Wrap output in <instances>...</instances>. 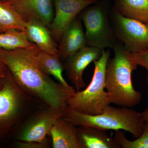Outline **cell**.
Wrapping results in <instances>:
<instances>
[{
    "instance_id": "cell-1",
    "label": "cell",
    "mask_w": 148,
    "mask_h": 148,
    "mask_svg": "<svg viewBox=\"0 0 148 148\" xmlns=\"http://www.w3.org/2000/svg\"><path fill=\"white\" fill-rule=\"evenodd\" d=\"M0 59L21 90L60 111L64 117L69 107L67 101L76 91L74 88L54 81L40 69L26 49L0 48Z\"/></svg>"
},
{
    "instance_id": "cell-2",
    "label": "cell",
    "mask_w": 148,
    "mask_h": 148,
    "mask_svg": "<svg viewBox=\"0 0 148 148\" xmlns=\"http://www.w3.org/2000/svg\"><path fill=\"white\" fill-rule=\"evenodd\" d=\"M112 49L114 56L107 62L105 74V88L111 103L130 108L138 105L142 98L140 91L132 85V74L138 65L131 53L117 40Z\"/></svg>"
},
{
    "instance_id": "cell-3",
    "label": "cell",
    "mask_w": 148,
    "mask_h": 148,
    "mask_svg": "<svg viewBox=\"0 0 148 148\" xmlns=\"http://www.w3.org/2000/svg\"><path fill=\"white\" fill-rule=\"evenodd\" d=\"M46 105H47L43 101L21 90L7 68L0 88V143L8 138L14 125Z\"/></svg>"
},
{
    "instance_id": "cell-4",
    "label": "cell",
    "mask_w": 148,
    "mask_h": 148,
    "mask_svg": "<svg viewBox=\"0 0 148 148\" xmlns=\"http://www.w3.org/2000/svg\"><path fill=\"white\" fill-rule=\"evenodd\" d=\"M79 126H90L104 130H124L139 138L144 131L145 122L142 113L127 108H116L108 105L102 112L95 115L79 112L68 107L64 117Z\"/></svg>"
},
{
    "instance_id": "cell-5",
    "label": "cell",
    "mask_w": 148,
    "mask_h": 148,
    "mask_svg": "<svg viewBox=\"0 0 148 148\" xmlns=\"http://www.w3.org/2000/svg\"><path fill=\"white\" fill-rule=\"evenodd\" d=\"M110 55V49H103L100 58L93 62L94 73L90 83L84 90L76 91L68 99L69 108L81 113L95 115L101 114L111 104L105 88L106 67Z\"/></svg>"
},
{
    "instance_id": "cell-6",
    "label": "cell",
    "mask_w": 148,
    "mask_h": 148,
    "mask_svg": "<svg viewBox=\"0 0 148 148\" xmlns=\"http://www.w3.org/2000/svg\"><path fill=\"white\" fill-rule=\"evenodd\" d=\"M112 2L98 0L79 14L84 27L86 45L105 49H112L116 43L110 18Z\"/></svg>"
},
{
    "instance_id": "cell-7",
    "label": "cell",
    "mask_w": 148,
    "mask_h": 148,
    "mask_svg": "<svg viewBox=\"0 0 148 148\" xmlns=\"http://www.w3.org/2000/svg\"><path fill=\"white\" fill-rule=\"evenodd\" d=\"M61 117H63V114L60 111L46 105L14 125L8 138L22 142L42 141L49 136L52 126Z\"/></svg>"
},
{
    "instance_id": "cell-8",
    "label": "cell",
    "mask_w": 148,
    "mask_h": 148,
    "mask_svg": "<svg viewBox=\"0 0 148 148\" xmlns=\"http://www.w3.org/2000/svg\"><path fill=\"white\" fill-rule=\"evenodd\" d=\"M110 18L115 36L126 50L135 53L148 49V24L125 17L113 6Z\"/></svg>"
},
{
    "instance_id": "cell-9",
    "label": "cell",
    "mask_w": 148,
    "mask_h": 148,
    "mask_svg": "<svg viewBox=\"0 0 148 148\" xmlns=\"http://www.w3.org/2000/svg\"><path fill=\"white\" fill-rule=\"evenodd\" d=\"M98 0H53L55 8L49 29L52 37L59 42L62 34L83 10Z\"/></svg>"
},
{
    "instance_id": "cell-10",
    "label": "cell",
    "mask_w": 148,
    "mask_h": 148,
    "mask_svg": "<svg viewBox=\"0 0 148 148\" xmlns=\"http://www.w3.org/2000/svg\"><path fill=\"white\" fill-rule=\"evenodd\" d=\"M103 50L86 45L64 61V70L76 91H79L86 86L83 79L84 71L90 63L100 58Z\"/></svg>"
},
{
    "instance_id": "cell-11",
    "label": "cell",
    "mask_w": 148,
    "mask_h": 148,
    "mask_svg": "<svg viewBox=\"0 0 148 148\" xmlns=\"http://www.w3.org/2000/svg\"><path fill=\"white\" fill-rule=\"evenodd\" d=\"M27 22L37 19L49 29L54 16L51 0H8L7 1Z\"/></svg>"
},
{
    "instance_id": "cell-12",
    "label": "cell",
    "mask_w": 148,
    "mask_h": 148,
    "mask_svg": "<svg viewBox=\"0 0 148 148\" xmlns=\"http://www.w3.org/2000/svg\"><path fill=\"white\" fill-rule=\"evenodd\" d=\"M58 42L59 56L64 61L86 46L84 29L79 15L76 17L64 31Z\"/></svg>"
},
{
    "instance_id": "cell-13",
    "label": "cell",
    "mask_w": 148,
    "mask_h": 148,
    "mask_svg": "<svg viewBox=\"0 0 148 148\" xmlns=\"http://www.w3.org/2000/svg\"><path fill=\"white\" fill-rule=\"evenodd\" d=\"M24 32L29 40L40 50L60 57L58 44L50 29L42 22L37 19H30L26 22Z\"/></svg>"
},
{
    "instance_id": "cell-14",
    "label": "cell",
    "mask_w": 148,
    "mask_h": 148,
    "mask_svg": "<svg viewBox=\"0 0 148 148\" xmlns=\"http://www.w3.org/2000/svg\"><path fill=\"white\" fill-rule=\"evenodd\" d=\"M26 49L30 57L45 73L53 76L65 87L73 88L64 79L63 75L64 63L60 57L46 53L40 50L36 46L32 49Z\"/></svg>"
},
{
    "instance_id": "cell-15",
    "label": "cell",
    "mask_w": 148,
    "mask_h": 148,
    "mask_svg": "<svg viewBox=\"0 0 148 148\" xmlns=\"http://www.w3.org/2000/svg\"><path fill=\"white\" fill-rule=\"evenodd\" d=\"M76 125L61 117L51 130L49 136L53 148H81L77 135Z\"/></svg>"
},
{
    "instance_id": "cell-16",
    "label": "cell",
    "mask_w": 148,
    "mask_h": 148,
    "mask_svg": "<svg viewBox=\"0 0 148 148\" xmlns=\"http://www.w3.org/2000/svg\"><path fill=\"white\" fill-rule=\"evenodd\" d=\"M77 135L81 148H121L104 130L90 126H79Z\"/></svg>"
},
{
    "instance_id": "cell-17",
    "label": "cell",
    "mask_w": 148,
    "mask_h": 148,
    "mask_svg": "<svg viewBox=\"0 0 148 148\" xmlns=\"http://www.w3.org/2000/svg\"><path fill=\"white\" fill-rule=\"evenodd\" d=\"M114 9L122 16L147 24L148 0H113Z\"/></svg>"
},
{
    "instance_id": "cell-18",
    "label": "cell",
    "mask_w": 148,
    "mask_h": 148,
    "mask_svg": "<svg viewBox=\"0 0 148 148\" xmlns=\"http://www.w3.org/2000/svg\"><path fill=\"white\" fill-rule=\"evenodd\" d=\"M26 22L7 1H0V33L11 30L25 31Z\"/></svg>"
},
{
    "instance_id": "cell-19",
    "label": "cell",
    "mask_w": 148,
    "mask_h": 148,
    "mask_svg": "<svg viewBox=\"0 0 148 148\" xmlns=\"http://www.w3.org/2000/svg\"><path fill=\"white\" fill-rule=\"evenodd\" d=\"M36 46L29 40L23 31L14 30L0 33V48L32 49Z\"/></svg>"
},
{
    "instance_id": "cell-20",
    "label": "cell",
    "mask_w": 148,
    "mask_h": 148,
    "mask_svg": "<svg viewBox=\"0 0 148 148\" xmlns=\"http://www.w3.org/2000/svg\"><path fill=\"white\" fill-rule=\"evenodd\" d=\"M114 139L123 148H148V122H145L144 131L139 138L130 141L122 130L115 131Z\"/></svg>"
},
{
    "instance_id": "cell-21",
    "label": "cell",
    "mask_w": 148,
    "mask_h": 148,
    "mask_svg": "<svg viewBox=\"0 0 148 148\" xmlns=\"http://www.w3.org/2000/svg\"><path fill=\"white\" fill-rule=\"evenodd\" d=\"M42 141H22L13 140V147L17 148H49L52 145L51 140L48 137Z\"/></svg>"
},
{
    "instance_id": "cell-22",
    "label": "cell",
    "mask_w": 148,
    "mask_h": 148,
    "mask_svg": "<svg viewBox=\"0 0 148 148\" xmlns=\"http://www.w3.org/2000/svg\"><path fill=\"white\" fill-rule=\"evenodd\" d=\"M133 59L138 66L145 68L147 72L146 81L148 84V49L138 53H131Z\"/></svg>"
},
{
    "instance_id": "cell-23",
    "label": "cell",
    "mask_w": 148,
    "mask_h": 148,
    "mask_svg": "<svg viewBox=\"0 0 148 148\" xmlns=\"http://www.w3.org/2000/svg\"><path fill=\"white\" fill-rule=\"evenodd\" d=\"M7 68L5 64L0 59V88L2 86L3 80L5 75Z\"/></svg>"
},
{
    "instance_id": "cell-24",
    "label": "cell",
    "mask_w": 148,
    "mask_h": 148,
    "mask_svg": "<svg viewBox=\"0 0 148 148\" xmlns=\"http://www.w3.org/2000/svg\"><path fill=\"white\" fill-rule=\"evenodd\" d=\"M142 117L145 122H148V108L142 113Z\"/></svg>"
},
{
    "instance_id": "cell-25",
    "label": "cell",
    "mask_w": 148,
    "mask_h": 148,
    "mask_svg": "<svg viewBox=\"0 0 148 148\" xmlns=\"http://www.w3.org/2000/svg\"><path fill=\"white\" fill-rule=\"evenodd\" d=\"M0 1H8V0H0Z\"/></svg>"
},
{
    "instance_id": "cell-26",
    "label": "cell",
    "mask_w": 148,
    "mask_h": 148,
    "mask_svg": "<svg viewBox=\"0 0 148 148\" xmlns=\"http://www.w3.org/2000/svg\"><path fill=\"white\" fill-rule=\"evenodd\" d=\"M109 1H111L112 2L113 1V0H109Z\"/></svg>"
},
{
    "instance_id": "cell-27",
    "label": "cell",
    "mask_w": 148,
    "mask_h": 148,
    "mask_svg": "<svg viewBox=\"0 0 148 148\" xmlns=\"http://www.w3.org/2000/svg\"><path fill=\"white\" fill-rule=\"evenodd\" d=\"M147 24H148V23H147Z\"/></svg>"
}]
</instances>
